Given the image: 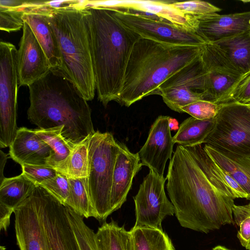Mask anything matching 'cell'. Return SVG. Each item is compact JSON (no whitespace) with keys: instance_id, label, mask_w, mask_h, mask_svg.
Wrapping results in <instances>:
<instances>
[{"instance_id":"1","label":"cell","mask_w":250,"mask_h":250,"mask_svg":"<svg viewBox=\"0 0 250 250\" xmlns=\"http://www.w3.org/2000/svg\"><path fill=\"white\" fill-rule=\"evenodd\" d=\"M167 190L180 225L208 233L233 223V193L201 145H178L169 161Z\"/></svg>"},{"instance_id":"2","label":"cell","mask_w":250,"mask_h":250,"mask_svg":"<svg viewBox=\"0 0 250 250\" xmlns=\"http://www.w3.org/2000/svg\"><path fill=\"white\" fill-rule=\"evenodd\" d=\"M28 87L27 118L39 129L62 126V135L73 148L95 132L87 101L61 72L51 69Z\"/></svg>"},{"instance_id":"3","label":"cell","mask_w":250,"mask_h":250,"mask_svg":"<svg viewBox=\"0 0 250 250\" xmlns=\"http://www.w3.org/2000/svg\"><path fill=\"white\" fill-rule=\"evenodd\" d=\"M85 9L98 99L106 107L118 99L130 54L141 36L123 24L111 10Z\"/></svg>"},{"instance_id":"4","label":"cell","mask_w":250,"mask_h":250,"mask_svg":"<svg viewBox=\"0 0 250 250\" xmlns=\"http://www.w3.org/2000/svg\"><path fill=\"white\" fill-rule=\"evenodd\" d=\"M202 46L172 45L140 37L130 54L116 102L128 107L158 95L159 87L169 76L200 55Z\"/></svg>"},{"instance_id":"5","label":"cell","mask_w":250,"mask_h":250,"mask_svg":"<svg viewBox=\"0 0 250 250\" xmlns=\"http://www.w3.org/2000/svg\"><path fill=\"white\" fill-rule=\"evenodd\" d=\"M85 8L61 9L45 16L59 46L62 65L59 71L88 101L94 99L96 87Z\"/></svg>"},{"instance_id":"6","label":"cell","mask_w":250,"mask_h":250,"mask_svg":"<svg viewBox=\"0 0 250 250\" xmlns=\"http://www.w3.org/2000/svg\"><path fill=\"white\" fill-rule=\"evenodd\" d=\"M120 143L112 134L95 131L88 139V194L96 219L104 222L112 212L110 193L113 175Z\"/></svg>"},{"instance_id":"7","label":"cell","mask_w":250,"mask_h":250,"mask_svg":"<svg viewBox=\"0 0 250 250\" xmlns=\"http://www.w3.org/2000/svg\"><path fill=\"white\" fill-rule=\"evenodd\" d=\"M221 104L204 144L225 155L250 158V108L234 102Z\"/></svg>"},{"instance_id":"8","label":"cell","mask_w":250,"mask_h":250,"mask_svg":"<svg viewBox=\"0 0 250 250\" xmlns=\"http://www.w3.org/2000/svg\"><path fill=\"white\" fill-rule=\"evenodd\" d=\"M17 52L12 43L0 42V147H9L19 128L17 125L19 87Z\"/></svg>"},{"instance_id":"9","label":"cell","mask_w":250,"mask_h":250,"mask_svg":"<svg viewBox=\"0 0 250 250\" xmlns=\"http://www.w3.org/2000/svg\"><path fill=\"white\" fill-rule=\"evenodd\" d=\"M206 76V71L200 54L161 84L158 89V95L162 96L164 103L171 109L182 113L183 107L205 100Z\"/></svg>"},{"instance_id":"10","label":"cell","mask_w":250,"mask_h":250,"mask_svg":"<svg viewBox=\"0 0 250 250\" xmlns=\"http://www.w3.org/2000/svg\"><path fill=\"white\" fill-rule=\"evenodd\" d=\"M35 194L48 250H80L68 219L66 205L37 185Z\"/></svg>"},{"instance_id":"11","label":"cell","mask_w":250,"mask_h":250,"mask_svg":"<svg viewBox=\"0 0 250 250\" xmlns=\"http://www.w3.org/2000/svg\"><path fill=\"white\" fill-rule=\"evenodd\" d=\"M166 180L150 170L144 178L137 194L133 197L136 217L134 227L162 229L164 218L175 214L173 205L165 191Z\"/></svg>"},{"instance_id":"12","label":"cell","mask_w":250,"mask_h":250,"mask_svg":"<svg viewBox=\"0 0 250 250\" xmlns=\"http://www.w3.org/2000/svg\"><path fill=\"white\" fill-rule=\"evenodd\" d=\"M111 10L118 20L141 37L172 45L201 46L206 43L195 32L187 27L126 11Z\"/></svg>"},{"instance_id":"13","label":"cell","mask_w":250,"mask_h":250,"mask_svg":"<svg viewBox=\"0 0 250 250\" xmlns=\"http://www.w3.org/2000/svg\"><path fill=\"white\" fill-rule=\"evenodd\" d=\"M201 58L206 71L205 100L222 104L243 75L213 43L202 45Z\"/></svg>"},{"instance_id":"14","label":"cell","mask_w":250,"mask_h":250,"mask_svg":"<svg viewBox=\"0 0 250 250\" xmlns=\"http://www.w3.org/2000/svg\"><path fill=\"white\" fill-rule=\"evenodd\" d=\"M174 1L166 0H94L97 7L123 10L149 19L164 20L189 28L196 32L192 16L186 15L170 5Z\"/></svg>"},{"instance_id":"15","label":"cell","mask_w":250,"mask_h":250,"mask_svg":"<svg viewBox=\"0 0 250 250\" xmlns=\"http://www.w3.org/2000/svg\"><path fill=\"white\" fill-rule=\"evenodd\" d=\"M19 86H29L46 75L51 67L34 33L24 21L17 52Z\"/></svg>"},{"instance_id":"16","label":"cell","mask_w":250,"mask_h":250,"mask_svg":"<svg viewBox=\"0 0 250 250\" xmlns=\"http://www.w3.org/2000/svg\"><path fill=\"white\" fill-rule=\"evenodd\" d=\"M17 244L20 250H48L34 190L14 210Z\"/></svg>"},{"instance_id":"17","label":"cell","mask_w":250,"mask_h":250,"mask_svg":"<svg viewBox=\"0 0 250 250\" xmlns=\"http://www.w3.org/2000/svg\"><path fill=\"white\" fill-rule=\"evenodd\" d=\"M167 116H159L152 125L146 142L138 152L143 166L164 177L166 165L171 159L174 142Z\"/></svg>"},{"instance_id":"18","label":"cell","mask_w":250,"mask_h":250,"mask_svg":"<svg viewBox=\"0 0 250 250\" xmlns=\"http://www.w3.org/2000/svg\"><path fill=\"white\" fill-rule=\"evenodd\" d=\"M193 17L196 33L207 43H215L250 29V11L226 15L214 13Z\"/></svg>"},{"instance_id":"19","label":"cell","mask_w":250,"mask_h":250,"mask_svg":"<svg viewBox=\"0 0 250 250\" xmlns=\"http://www.w3.org/2000/svg\"><path fill=\"white\" fill-rule=\"evenodd\" d=\"M142 166L138 153L131 152L125 144L120 143L113 171L110 193L112 213L120 208L126 201L133 179Z\"/></svg>"},{"instance_id":"20","label":"cell","mask_w":250,"mask_h":250,"mask_svg":"<svg viewBox=\"0 0 250 250\" xmlns=\"http://www.w3.org/2000/svg\"><path fill=\"white\" fill-rule=\"evenodd\" d=\"M50 146L42 140L34 129L22 127L18 128L9 146V155L19 164L47 165L52 154Z\"/></svg>"},{"instance_id":"21","label":"cell","mask_w":250,"mask_h":250,"mask_svg":"<svg viewBox=\"0 0 250 250\" xmlns=\"http://www.w3.org/2000/svg\"><path fill=\"white\" fill-rule=\"evenodd\" d=\"M37 185L22 173L5 178L0 184V229L7 231L15 208L29 197Z\"/></svg>"},{"instance_id":"22","label":"cell","mask_w":250,"mask_h":250,"mask_svg":"<svg viewBox=\"0 0 250 250\" xmlns=\"http://www.w3.org/2000/svg\"><path fill=\"white\" fill-rule=\"evenodd\" d=\"M22 19L34 33L49 61L51 69L60 70L62 63L59 46L46 17L39 13H25Z\"/></svg>"},{"instance_id":"23","label":"cell","mask_w":250,"mask_h":250,"mask_svg":"<svg viewBox=\"0 0 250 250\" xmlns=\"http://www.w3.org/2000/svg\"><path fill=\"white\" fill-rule=\"evenodd\" d=\"M213 43L243 75L250 72V29Z\"/></svg>"},{"instance_id":"24","label":"cell","mask_w":250,"mask_h":250,"mask_svg":"<svg viewBox=\"0 0 250 250\" xmlns=\"http://www.w3.org/2000/svg\"><path fill=\"white\" fill-rule=\"evenodd\" d=\"M203 147L213 161L247 192L250 200V158L225 155L207 145Z\"/></svg>"},{"instance_id":"25","label":"cell","mask_w":250,"mask_h":250,"mask_svg":"<svg viewBox=\"0 0 250 250\" xmlns=\"http://www.w3.org/2000/svg\"><path fill=\"white\" fill-rule=\"evenodd\" d=\"M215 123L216 117L199 120L191 116L180 124L177 133L173 137V142L185 146L201 145L205 143Z\"/></svg>"},{"instance_id":"26","label":"cell","mask_w":250,"mask_h":250,"mask_svg":"<svg viewBox=\"0 0 250 250\" xmlns=\"http://www.w3.org/2000/svg\"><path fill=\"white\" fill-rule=\"evenodd\" d=\"M129 233L130 250H175L163 229L133 227Z\"/></svg>"},{"instance_id":"27","label":"cell","mask_w":250,"mask_h":250,"mask_svg":"<svg viewBox=\"0 0 250 250\" xmlns=\"http://www.w3.org/2000/svg\"><path fill=\"white\" fill-rule=\"evenodd\" d=\"M62 126L49 129H35L37 134L51 148L52 152L48 162L50 166L63 173L66 161L73 148L62 135Z\"/></svg>"},{"instance_id":"28","label":"cell","mask_w":250,"mask_h":250,"mask_svg":"<svg viewBox=\"0 0 250 250\" xmlns=\"http://www.w3.org/2000/svg\"><path fill=\"white\" fill-rule=\"evenodd\" d=\"M129 236V231L113 220L104 222L96 232L99 250H127Z\"/></svg>"},{"instance_id":"29","label":"cell","mask_w":250,"mask_h":250,"mask_svg":"<svg viewBox=\"0 0 250 250\" xmlns=\"http://www.w3.org/2000/svg\"><path fill=\"white\" fill-rule=\"evenodd\" d=\"M68 178L70 192L65 205L83 218H96L88 194L86 178Z\"/></svg>"},{"instance_id":"30","label":"cell","mask_w":250,"mask_h":250,"mask_svg":"<svg viewBox=\"0 0 250 250\" xmlns=\"http://www.w3.org/2000/svg\"><path fill=\"white\" fill-rule=\"evenodd\" d=\"M66 211L80 250H99L96 233L84 223L83 217L67 206Z\"/></svg>"},{"instance_id":"31","label":"cell","mask_w":250,"mask_h":250,"mask_svg":"<svg viewBox=\"0 0 250 250\" xmlns=\"http://www.w3.org/2000/svg\"><path fill=\"white\" fill-rule=\"evenodd\" d=\"M89 138L75 146L68 158L63 173L68 177L73 178L87 177Z\"/></svg>"},{"instance_id":"32","label":"cell","mask_w":250,"mask_h":250,"mask_svg":"<svg viewBox=\"0 0 250 250\" xmlns=\"http://www.w3.org/2000/svg\"><path fill=\"white\" fill-rule=\"evenodd\" d=\"M232 213L234 222L240 228L237 238L243 247L250 250V202L242 206L234 204Z\"/></svg>"},{"instance_id":"33","label":"cell","mask_w":250,"mask_h":250,"mask_svg":"<svg viewBox=\"0 0 250 250\" xmlns=\"http://www.w3.org/2000/svg\"><path fill=\"white\" fill-rule=\"evenodd\" d=\"M170 5L186 15L193 16L206 15L221 10L208 2L199 0L181 2L174 1Z\"/></svg>"},{"instance_id":"34","label":"cell","mask_w":250,"mask_h":250,"mask_svg":"<svg viewBox=\"0 0 250 250\" xmlns=\"http://www.w3.org/2000/svg\"><path fill=\"white\" fill-rule=\"evenodd\" d=\"M62 204L65 205L69 196V178L59 172L56 176L40 185Z\"/></svg>"},{"instance_id":"35","label":"cell","mask_w":250,"mask_h":250,"mask_svg":"<svg viewBox=\"0 0 250 250\" xmlns=\"http://www.w3.org/2000/svg\"><path fill=\"white\" fill-rule=\"evenodd\" d=\"M221 104L201 100L188 105L181 108L182 113H187L191 117L199 120L209 119L215 117L221 107Z\"/></svg>"},{"instance_id":"36","label":"cell","mask_w":250,"mask_h":250,"mask_svg":"<svg viewBox=\"0 0 250 250\" xmlns=\"http://www.w3.org/2000/svg\"><path fill=\"white\" fill-rule=\"evenodd\" d=\"M21 166V173L36 185L55 177L60 172L48 165L23 164Z\"/></svg>"},{"instance_id":"37","label":"cell","mask_w":250,"mask_h":250,"mask_svg":"<svg viewBox=\"0 0 250 250\" xmlns=\"http://www.w3.org/2000/svg\"><path fill=\"white\" fill-rule=\"evenodd\" d=\"M233 102L244 104L250 103V72L240 78L225 98L223 104Z\"/></svg>"},{"instance_id":"38","label":"cell","mask_w":250,"mask_h":250,"mask_svg":"<svg viewBox=\"0 0 250 250\" xmlns=\"http://www.w3.org/2000/svg\"><path fill=\"white\" fill-rule=\"evenodd\" d=\"M23 14L19 10L0 7V29L9 33L20 30L24 24Z\"/></svg>"},{"instance_id":"39","label":"cell","mask_w":250,"mask_h":250,"mask_svg":"<svg viewBox=\"0 0 250 250\" xmlns=\"http://www.w3.org/2000/svg\"><path fill=\"white\" fill-rule=\"evenodd\" d=\"M218 170L222 177L232 191L235 198H245L249 200V195L247 192L226 171L219 166Z\"/></svg>"},{"instance_id":"40","label":"cell","mask_w":250,"mask_h":250,"mask_svg":"<svg viewBox=\"0 0 250 250\" xmlns=\"http://www.w3.org/2000/svg\"><path fill=\"white\" fill-rule=\"evenodd\" d=\"M8 159V155L1 150H0V184L5 178L3 175L4 166Z\"/></svg>"},{"instance_id":"41","label":"cell","mask_w":250,"mask_h":250,"mask_svg":"<svg viewBox=\"0 0 250 250\" xmlns=\"http://www.w3.org/2000/svg\"><path fill=\"white\" fill-rule=\"evenodd\" d=\"M168 125L170 131H176L179 129V123L175 119L169 116Z\"/></svg>"},{"instance_id":"42","label":"cell","mask_w":250,"mask_h":250,"mask_svg":"<svg viewBox=\"0 0 250 250\" xmlns=\"http://www.w3.org/2000/svg\"><path fill=\"white\" fill-rule=\"evenodd\" d=\"M212 250H231L222 246H217L213 248Z\"/></svg>"},{"instance_id":"43","label":"cell","mask_w":250,"mask_h":250,"mask_svg":"<svg viewBox=\"0 0 250 250\" xmlns=\"http://www.w3.org/2000/svg\"><path fill=\"white\" fill-rule=\"evenodd\" d=\"M127 250H130V247H129V239H128V244H127Z\"/></svg>"},{"instance_id":"44","label":"cell","mask_w":250,"mask_h":250,"mask_svg":"<svg viewBox=\"0 0 250 250\" xmlns=\"http://www.w3.org/2000/svg\"><path fill=\"white\" fill-rule=\"evenodd\" d=\"M5 250V248L4 247H3V246H0V250Z\"/></svg>"},{"instance_id":"45","label":"cell","mask_w":250,"mask_h":250,"mask_svg":"<svg viewBox=\"0 0 250 250\" xmlns=\"http://www.w3.org/2000/svg\"><path fill=\"white\" fill-rule=\"evenodd\" d=\"M247 105L250 108V103L247 104Z\"/></svg>"}]
</instances>
